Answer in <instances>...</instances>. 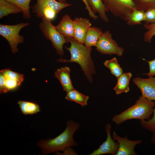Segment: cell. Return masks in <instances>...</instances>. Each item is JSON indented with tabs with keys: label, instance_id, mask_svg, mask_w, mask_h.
<instances>
[{
	"label": "cell",
	"instance_id": "20",
	"mask_svg": "<svg viewBox=\"0 0 155 155\" xmlns=\"http://www.w3.org/2000/svg\"><path fill=\"white\" fill-rule=\"evenodd\" d=\"M17 103L22 113L24 115H32L40 111L39 106L35 103L20 100Z\"/></svg>",
	"mask_w": 155,
	"mask_h": 155
},
{
	"label": "cell",
	"instance_id": "30",
	"mask_svg": "<svg viewBox=\"0 0 155 155\" xmlns=\"http://www.w3.org/2000/svg\"><path fill=\"white\" fill-rule=\"evenodd\" d=\"M149 65V71L148 73H145L144 74L146 75L147 76H153L155 75V59L150 61H146Z\"/></svg>",
	"mask_w": 155,
	"mask_h": 155
},
{
	"label": "cell",
	"instance_id": "21",
	"mask_svg": "<svg viewBox=\"0 0 155 155\" xmlns=\"http://www.w3.org/2000/svg\"><path fill=\"white\" fill-rule=\"evenodd\" d=\"M145 20V12L136 9L129 16L127 23L129 26L141 24V22Z\"/></svg>",
	"mask_w": 155,
	"mask_h": 155
},
{
	"label": "cell",
	"instance_id": "24",
	"mask_svg": "<svg viewBox=\"0 0 155 155\" xmlns=\"http://www.w3.org/2000/svg\"><path fill=\"white\" fill-rule=\"evenodd\" d=\"M137 10L145 12L155 7V0H131Z\"/></svg>",
	"mask_w": 155,
	"mask_h": 155
},
{
	"label": "cell",
	"instance_id": "17",
	"mask_svg": "<svg viewBox=\"0 0 155 155\" xmlns=\"http://www.w3.org/2000/svg\"><path fill=\"white\" fill-rule=\"evenodd\" d=\"M93 12L95 14H98L102 20L107 23L109 19L106 14L108 11L102 0H87Z\"/></svg>",
	"mask_w": 155,
	"mask_h": 155
},
{
	"label": "cell",
	"instance_id": "34",
	"mask_svg": "<svg viewBox=\"0 0 155 155\" xmlns=\"http://www.w3.org/2000/svg\"><path fill=\"white\" fill-rule=\"evenodd\" d=\"M58 1L61 2H66V0H57Z\"/></svg>",
	"mask_w": 155,
	"mask_h": 155
},
{
	"label": "cell",
	"instance_id": "29",
	"mask_svg": "<svg viewBox=\"0 0 155 155\" xmlns=\"http://www.w3.org/2000/svg\"><path fill=\"white\" fill-rule=\"evenodd\" d=\"M146 24L155 22V7L150 9L145 12Z\"/></svg>",
	"mask_w": 155,
	"mask_h": 155
},
{
	"label": "cell",
	"instance_id": "33",
	"mask_svg": "<svg viewBox=\"0 0 155 155\" xmlns=\"http://www.w3.org/2000/svg\"><path fill=\"white\" fill-rule=\"evenodd\" d=\"M151 142L152 143H155V134H152V136L151 138Z\"/></svg>",
	"mask_w": 155,
	"mask_h": 155
},
{
	"label": "cell",
	"instance_id": "27",
	"mask_svg": "<svg viewBox=\"0 0 155 155\" xmlns=\"http://www.w3.org/2000/svg\"><path fill=\"white\" fill-rule=\"evenodd\" d=\"M1 73L5 77H9L16 80L21 84L24 80V76L22 74L12 71L10 69H7L1 70Z\"/></svg>",
	"mask_w": 155,
	"mask_h": 155
},
{
	"label": "cell",
	"instance_id": "7",
	"mask_svg": "<svg viewBox=\"0 0 155 155\" xmlns=\"http://www.w3.org/2000/svg\"><path fill=\"white\" fill-rule=\"evenodd\" d=\"M102 0L108 11L114 16L126 21L129 15L136 9L131 0Z\"/></svg>",
	"mask_w": 155,
	"mask_h": 155
},
{
	"label": "cell",
	"instance_id": "11",
	"mask_svg": "<svg viewBox=\"0 0 155 155\" xmlns=\"http://www.w3.org/2000/svg\"><path fill=\"white\" fill-rule=\"evenodd\" d=\"M113 138L118 143L119 147L115 155H137L134 150L136 145L142 143L140 140H131L128 139L126 136L122 137L119 136L114 131Z\"/></svg>",
	"mask_w": 155,
	"mask_h": 155
},
{
	"label": "cell",
	"instance_id": "18",
	"mask_svg": "<svg viewBox=\"0 0 155 155\" xmlns=\"http://www.w3.org/2000/svg\"><path fill=\"white\" fill-rule=\"evenodd\" d=\"M22 13V11L16 5L7 1L0 0V18L10 14Z\"/></svg>",
	"mask_w": 155,
	"mask_h": 155
},
{
	"label": "cell",
	"instance_id": "31",
	"mask_svg": "<svg viewBox=\"0 0 155 155\" xmlns=\"http://www.w3.org/2000/svg\"><path fill=\"white\" fill-rule=\"evenodd\" d=\"M84 3L86 8L88 11L89 16L94 20H96L98 18V16L93 12L91 8L88 5L87 0H82Z\"/></svg>",
	"mask_w": 155,
	"mask_h": 155
},
{
	"label": "cell",
	"instance_id": "2",
	"mask_svg": "<svg viewBox=\"0 0 155 155\" xmlns=\"http://www.w3.org/2000/svg\"><path fill=\"white\" fill-rule=\"evenodd\" d=\"M79 125V123L69 120L65 130L57 137L40 141L37 145L40 148L42 154L44 155L63 151L67 147L77 145V142L73 138V135Z\"/></svg>",
	"mask_w": 155,
	"mask_h": 155
},
{
	"label": "cell",
	"instance_id": "26",
	"mask_svg": "<svg viewBox=\"0 0 155 155\" xmlns=\"http://www.w3.org/2000/svg\"><path fill=\"white\" fill-rule=\"evenodd\" d=\"M144 27L147 31L144 34V40L146 42L150 43L153 37L155 35V22L148 24H144Z\"/></svg>",
	"mask_w": 155,
	"mask_h": 155
},
{
	"label": "cell",
	"instance_id": "10",
	"mask_svg": "<svg viewBox=\"0 0 155 155\" xmlns=\"http://www.w3.org/2000/svg\"><path fill=\"white\" fill-rule=\"evenodd\" d=\"M105 128L107 135L106 140L98 149L94 150L92 152L89 154V155H101L106 154L116 155L118 150L119 144L118 142H115L111 137V126L110 124L108 123L105 125Z\"/></svg>",
	"mask_w": 155,
	"mask_h": 155
},
{
	"label": "cell",
	"instance_id": "25",
	"mask_svg": "<svg viewBox=\"0 0 155 155\" xmlns=\"http://www.w3.org/2000/svg\"><path fill=\"white\" fill-rule=\"evenodd\" d=\"M152 116L147 120L140 121V126L145 129L155 134V105Z\"/></svg>",
	"mask_w": 155,
	"mask_h": 155
},
{
	"label": "cell",
	"instance_id": "3",
	"mask_svg": "<svg viewBox=\"0 0 155 155\" xmlns=\"http://www.w3.org/2000/svg\"><path fill=\"white\" fill-rule=\"evenodd\" d=\"M155 105L154 101L140 96L134 104L119 114L115 115L112 120L117 125L129 119L148 120L152 115Z\"/></svg>",
	"mask_w": 155,
	"mask_h": 155
},
{
	"label": "cell",
	"instance_id": "13",
	"mask_svg": "<svg viewBox=\"0 0 155 155\" xmlns=\"http://www.w3.org/2000/svg\"><path fill=\"white\" fill-rule=\"evenodd\" d=\"M70 69L67 66L57 69L55 72L54 76L60 81L63 90L66 93L74 89L70 77Z\"/></svg>",
	"mask_w": 155,
	"mask_h": 155
},
{
	"label": "cell",
	"instance_id": "5",
	"mask_svg": "<svg viewBox=\"0 0 155 155\" xmlns=\"http://www.w3.org/2000/svg\"><path fill=\"white\" fill-rule=\"evenodd\" d=\"M41 19L39 27L43 35L50 41L57 53L61 56L63 55V45L68 43L66 38L56 29L51 20L45 17Z\"/></svg>",
	"mask_w": 155,
	"mask_h": 155
},
{
	"label": "cell",
	"instance_id": "4",
	"mask_svg": "<svg viewBox=\"0 0 155 155\" xmlns=\"http://www.w3.org/2000/svg\"><path fill=\"white\" fill-rule=\"evenodd\" d=\"M71 5L56 0H37L32 7V11L38 18L45 17L52 20L62 9Z\"/></svg>",
	"mask_w": 155,
	"mask_h": 155
},
{
	"label": "cell",
	"instance_id": "6",
	"mask_svg": "<svg viewBox=\"0 0 155 155\" xmlns=\"http://www.w3.org/2000/svg\"><path fill=\"white\" fill-rule=\"evenodd\" d=\"M29 24L22 22L13 25L0 24V35L7 41L13 54L18 52V44L24 41V36L19 34L20 31Z\"/></svg>",
	"mask_w": 155,
	"mask_h": 155
},
{
	"label": "cell",
	"instance_id": "8",
	"mask_svg": "<svg viewBox=\"0 0 155 155\" xmlns=\"http://www.w3.org/2000/svg\"><path fill=\"white\" fill-rule=\"evenodd\" d=\"M96 49L103 54L116 55L121 56L124 52L123 48L119 46L112 37V34L109 30L103 32L98 39Z\"/></svg>",
	"mask_w": 155,
	"mask_h": 155
},
{
	"label": "cell",
	"instance_id": "15",
	"mask_svg": "<svg viewBox=\"0 0 155 155\" xmlns=\"http://www.w3.org/2000/svg\"><path fill=\"white\" fill-rule=\"evenodd\" d=\"M103 33L101 29L96 27H91L87 31L84 39L85 46L87 47L96 46L98 41Z\"/></svg>",
	"mask_w": 155,
	"mask_h": 155
},
{
	"label": "cell",
	"instance_id": "14",
	"mask_svg": "<svg viewBox=\"0 0 155 155\" xmlns=\"http://www.w3.org/2000/svg\"><path fill=\"white\" fill-rule=\"evenodd\" d=\"M55 27L65 37H73L74 30L73 21L68 14L62 17L59 23Z\"/></svg>",
	"mask_w": 155,
	"mask_h": 155
},
{
	"label": "cell",
	"instance_id": "9",
	"mask_svg": "<svg viewBox=\"0 0 155 155\" xmlns=\"http://www.w3.org/2000/svg\"><path fill=\"white\" fill-rule=\"evenodd\" d=\"M133 81L140 90L142 96L151 100H155V76L147 78L136 77Z\"/></svg>",
	"mask_w": 155,
	"mask_h": 155
},
{
	"label": "cell",
	"instance_id": "19",
	"mask_svg": "<svg viewBox=\"0 0 155 155\" xmlns=\"http://www.w3.org/2000/svg\"><path fill=\"white\" fill-rule=\"evenodd\" d=\"M65 98L68 100L74 102L82 106H85L87 105L89 97L74 89L67 93Z\"/></svg>",
	"mask_w": 155,
	"mask_h": 155
},
{
	"label": "cell",
	"instance_id": "16",
	"mask_svg": "<svg viewBox=\"0 0 155 155\" xmlns=\"http://www.w3.org/2000/svg\"><path fill=\"white\" fill-rule=\"evenodd\" d=\"M132 76L131 72L123 73L117 78V83L113 88L117 95L129 91V82Z\"/></svg>",
	"mask_w": 155,
	"mask_h": 155
},
{
	"label": "cell",
	"instance_id": "12",
	"mask_svg": "<svg viewBox=\"0 0 155 155\" xmlns=\"http://www.w3.org/2000/svg\"><path fill=\"white\" fill-rule=\"evenodd\" d=\"M74 30L73 38L78 42L83 44L85 34L91 27L89 20L85 18L76 17L73 20Z\"/></svg>",
	"mask_w": 155,
	"mask_h": 155
},
{
	"label": "cell",
	"instance_id": "32",
	"mask_svg": "<svg viewBox=\"0 0 155 155\" xmlns=\"http://www.w3.org/2000/svg\"><path fill=\"white\" fill-rule=\"evenodd\" d=\"M5 77L0 72V92L1 94L4 93L5 89Z\"/></svg>",
	"mask_w": 155,
	"mask_h": 155
},
{
	"label": "cell",
	"instance_id": "1",
	"mask_svg": "<svg viewBox=\"0 0 155 155\" xmlns=\"http://www.w3.org/2000/svg\"><path fill=\"white\" fill-rule=\"evenodd\" d=\"M70 46L65 48L71 54V59L69 60L62 58L58 59L57 61L61 63L75 62L79 64L86 78L90 83L93 82V75L96 73L94 62L91 57L92 47H87L83 44L78 42L73 37H65Z\"/></svg>",
	"mask_w": 155,
	"mask_h": 155
},
{
	"label": "cell",
	"instance_id": "28",
	"mask_svg": "<svg viewBox=\"0 0 155 155\" xmlns=\"http://www.w3.org/2000/svg\"><path fill=\"white\" fill-rule=\"evenodd\" d=\"M4 77L5 80L4 93H6L9 90L16 89L21 84L16 80L9 77L5 76Z\"/></svg>",
	"mask_w": 155,
	"mask_h": 155
},
{
	"label": "cell",
	"instance_id": "22",
	"mask_svg": "<svg viewBox=\"0 0 155 155\" xmlns=\"http://www.w3.org/2000/svg\"><path fill=\"white\" fill-rule=\"evenodd\" d=\"M104 64L110 69L111 73L117 78L123 73L122 69L119 64L117 59L116 57L109 60H106L104 63Z\"/></svg>",
	"mask_w": 155,
	"mask_h": 155
},
{
	"label": "cell",
	"instance_id": "23",
	"mask_svg": "<svg viewBox=\"0 0 155 155\" xmlns=\"http://www.w3.org/2000/svg\"><path fill=\"white\" fill-rule=\"evenodd\" d=\"M19 7L22 11L23 17L25 19H30L31 16L30 11V4L31 0H6Z\"/></svg>",
	"mask_w": 155,
	"mask_h": 155
}]
</instances>
